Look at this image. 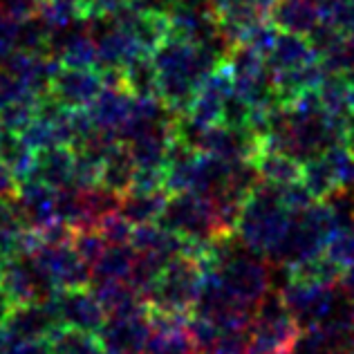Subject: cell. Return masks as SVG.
<instances>
[{
	"mask_svg": "<svg viewBox=\"0 0 354 354\" xmlns=\"http://www.w3.org/2000/svg\"><path fill=\"white\" fill-rule=\"evenodd\" d=\"M157 222L184 240L211 242L220 236H227L220 227L209 198L195 191L171 193Z\"/></svg>",
	"mask_w": 354,
	"mask_h": 354,
	"instance_id": "cell-5",
	"label": "cell"
},
{
	"mask_svg": "<svg viewBox=\"0 0 354 354\" xmlns=\"http://www.w3.org/2000/svg\"><path fill=\"white\" fill-rule=\"evenodd\" d=\"M256 171L260 175V182L274 184V186H287L292 182L301 180L303 162L296 157L287 155L283 151H272V148H263L258 144V153L254 157Z\"/></svg>",
	"mask_w": 354,
	"mask_h": 354,
	"instance_id": "cell-21",
	"label": "cell"
},
{
	"mask_svg": "<svg viewBox=\"0 0 354 354\" xmlns=\"http://www.w3.org/2000/svg\"><path fill=\"white\" fill-rule=\"evenodd\" d=\"M72 247L92 267L106 251L108 242L99 234V229H74Z\"/></svg>",
	"mask_w": 354,
	"mask_h": 354,
	"instance_id": "cell-32",
	"label": "cell"
},
{
	"mask_svg": "<svg viewBox=\"0 0 354 354\" xmlns=\"http://www.w3.org/2000/svg\"><path fill=\"white\" fill-rule=\"evenodd\" d=\"M281 269H285L287 278H292V281L319 285V287H337L341 281V274H343V269L334 263L325 251L323 254L312 256V258H305L292 267H281Z\"/></svg>",
	"mask_w": 354,
	"mask_h": 354,
	"instance_id": "cell-23",
	"label": "cell"
},
{
	"mask_svg": "<svg viewBox=\"0 0 354 354\" xmlns=\"http://www.w3.org/2000/svg\"><path fill=\"white\" fill-rule=\"evenodd\" d=\"M34 155L36 153L23 139V135L9 133V130L0 128V162L16 175L18 182L30 175L32 164H34Z\"/></svg>",
	"mask_w": 354,
	"mask_h": 354,
	"instance_id": "cell-26",
	"label": "cell"
},
{
	"mask_svg": "<svg viewBox=\"0 0 354 354\" xmlns=\"http://www.w3.org/2000/svg\"><path fill=\"white\" fill-rule=\"evenodd\" d=\"M3 328L12 334L18 343L27 341H45L54 328H59V321L54 316L50 303H25L14 305L7 314Z\"/></svg>",
	"mask_w": 354,
	"mask_h": 354,
	"instance_id": "cell-15",
	"label": "cell"
},
{
	"mask_svg": "<svg viewBox=\"0 0 354 354\" xmlns=\"http://www.w3.org/2000/svg\"><path fill=\"white\" fill-rule=\"evenodd\" d=\"M43 0H0V14L16 23H25L41 14Z\"/></svg>",
	"mask_w": 354,
	"mask_h": 354,
	"instance_id": "cell-34",
	"label": "cell"
},
{
	"mask_svg": "<svg viewBox=\"0 0 354 354\" xmlns=\"http://www.w3.org/2000/svg\"><path fill=\"white\" fill-rule=\"evenodd\" d=\"M301 334L298 323L285 307L281 292L269 290L256 305L247 328L249 354H292Z\"/></svg>",
	"mask_w": 354,
	"mask_h": 354,
	"instance_id": "cell-4",
	"label": "cell"
},
{
	"mask_svg": "<svg viewBox=\"0 0 354 354\" xmlns=\"http://www.w3.org/2000/svg\"><path fill=\"white\" fill-rule=\"evenodd\" d=\"M314 3L319 5V9H321V16H323V14H328L334 5H339L341 0H314Z\"/></svg>",
	"mask_w": 354,
	"mask_h": 354,
	"instance_id": "cell-45",
	"label": "cell"
},
{
	"mask_svg": "<svg viewBox=\"0 0 354 354\" xmlns=\"http://www.w3.org/2000/svg\"><path fill=\"white\" fill-rule=\"evenodd\" d=\"M316 92H319L325 115L334 119H346L350 115L348 83L343 74H325L323 81L316 86Z\"/></svg>",
	"mask_w": 354,
	"mask_h": 354,
	"instance_id": "cell-29",
	"label": "cell"
},
{
	"mask_svg": "<svg viewBox=\"0 0 354 354\" xmlns=\"http://www.w3.org/2000/svg\"><path fill=\"white\" fill-rule=\"evenodd\" d=\"M323 21L343 34H354V0H341L328 14H323Z\"/></svg>",
	"mask_w": 354,
	"mask_h": 354,
	"instance_id": "cell-36",
	"label": "cell"
},
{
	"mask_svg": "<svg viewBox=\"0 0 354 354\" xmlns=\"http://www.w3.org/2000/svg\"><path fill=\"white\" fill-rule=\"evenodd\" d=\"M52 52L63 68H97V41L88 32L70 34L61 45L54 43Z\"/></svg>",
	"mask_w": 354,
	"mask_h": 354,
	"instance_id": "cell-24",
	"label": "cell"
},
{
	"mask_svg": "<svg viewBox=\"0 0 354 354\" xmlns=\"http://www.w3.org/2000/svg\"><path fill=\"white\" fill-rule=\"evenodd\" d=\"M169 195H171L169 191H135V189H130L121 195L117 213L121 218H126L133 227L151 225V222L160 220Z\"/></svg>",
	"mask_w": 354,
	"mask_h": 354,
	"instance_id": "cell-20",
	"label": "cell"
},
{
	"mask_svg": "<svg viewBox=\"0 0 354 354\" xmlns=\"http://www.w3.org/2000/svg\"><path fill=\"white\" fill-rule=\"evenodd\" d=\"M341 144L348 148V151L354 155V113H350L346 119H343V137Z\"/></svg>",
	"mask_w": 354,
	"mask_h": 354,
	"instance_id": "cell-42",
	"label": "cell"
},
{
	"mask_svg": "<svg viewBox=\"0 0 354 354\" xmlns=\"http://www.w3.org/2000/svg\"><path fill=\"white\" fill-rule=\"evenodd\" d=\"M195 151L220 157L225 162L254 160L258 153V137L249 128H231L225 124L202 130L195 139Z\"/></svg>",
	"mask_w": 354,
	"mask_h": 354,
	"instance_id": "cell-12",
	"label": "cell"
},
{
	"mask_svg": "<svg viewBox=\"0 0 354 354\" xmlns=\"http://www.w3.org/2000/svg\"><path fill=\"white\" fill-rule=\"evenodd\" d=\"M32 256L48 269L59 290H77V287H90L92 283V267L74 251L72 242L52 245L39 238Z\"/></svg>",
	"mask_w": 354,
	"mask_h": 354,
	"instance_id": "cell-10",
	"label": "cell"
},
{
	"mask_svg": "<svg viewBox=\"0 0 354 354\" xmlns=\"http://www.w3.org/2000/svg\"><path fill=\"white\" fill-rule=\"evenodd\" d=\"M130 189H135V191H166L164 169H137Z\"/></svg>",
	"mask_w": 354,
	"mask_h": 354,
	"instance_id": "cell-37",
	"label": "cell"
},
{
	"mask_svg": "<svg viewBox=\"0 0 354 354\" xmlns=\"http://www.w3.org/2000/svg\"><path fill=\"white\" fill-rule=\"evenodd\" d=\"M325 254H328L343 272H346V269H354V225L341 227L337 234L330 238L328 247H325Z\"/></svg>",
	"mask_w": 354,
	"mask_h": 354,
	"instance_id": "cell-31",
	"label": "cell"
},
{
	"mask_svg": "<svg viewBox=\"0 0 354 354\" xmlns=\"http://www.w3.org/2000/svg\"><path fill=\"white\" fill-rule=\"evenodd\" d=\"M269 21L281 32L310 36L321 25L323 16L314 0H276L269 12Z\"/></svg>",
	"mask_w": 354,
	"mask_h": 354,
	"instance_id": "cell-19",
	"label": "cell"
},
{
	"mask_svg": "<svg viewBox=\"0 0 354 354\" xmlns=\"http://www.w3.org/2000/svg\"><path fill=\"white\" fill-rule=\"evenodd\" d=\"M133 263L135 249L130 245H108L92 265V281H128Z\"/></svg>",
	"mask_w": 354,
	"mask_h": 354,
	"instance_id": "cell-25",
	"label": "cell"
},
{
	"mask_svg": "<svg viewBox=\"0 0 354 354\" xmlns=\"http://www.w3.org/2000/svg\"><path fill=\"white\" fill-rule=\"evenodd\" d=\"M148 307L130 314L106 316V323L97 332L99 346L113 354H144L151 339Z\"/></svg>",
	"mask_w": 354,
	"mask_h": 354,
	"instance_id": "cell-9",
	"label": "cell"
},
{
	"mask_svg": "<svg viewBox=\"0 0 354 354\" xmlns=\"http://www.w3.org/2000/svg\"><path fill=\"white\" fill-rule=\"evenodd\" d=\"M301 182L305 184V189L312 193L314 200H325V198H330L334 191H339L337 175H334L332 166L325 160L323 153L303 162Z\"/></svg>",
	"mask_w": 354,
	"mask_h": 354,
	"instance_id": "cell-27",
	"label": "cell"
},
{
	"mask_svg": "<svg viewBox=\"0 0 354 354\" xmlns=\"http://www.w3.org/2000/svg\"><path fill=\"white\" fill-rule=\"evenodd\" d=\"M0 287L14 305L50 303L59 292L50 272L32 254H16L0 263Z\"/></svg>",
	"mask_w": 354,
	"mask_h": 354,
	"instance_id": "cell-7",
	"label": "cell"
},
{
	"mask_svg": "<svg viewBox=\"0 0 354 354\" xmlns=\"http://www.w3.org/2000/svg\"><path fill=\"white\" fill-rule=\"evenodd\" d=\"M133 106H135V95L128 88L106 86L99 92V97L88 106V113L99 130L117 137L121 126L133 115Z\"/></svg>",
	"mask_w": 354,
	"mask_h": 354,
	"instance_id": "cell-16",
	"label": "cell"
},
{
	"mask_svg": "<svg viewBox=\"0 0 354 354\" xmlns=\"http://www.w3.org/2000/svg\"><path fill=\"white\" fill-rule=\"evenodd\" d=\"M18 41V23L0 14V61H5L16 50Z\"/></svg>",
	"mask_w": 354,
	"mask_h": 354,
	"instance_id": "cell-38",
	"label": "cell"
},
{
	"mask_svg": "<svg viewBox=\"0 0 354 354\" xmlns=\"http://www.w3.org/2000/svg\"><path fill=\"white\" fill-rule=\"evenodd\" d=\"M220 278V283L227 287L231 296H236L240 303L256 307L269 287H272V269L265 258L251 254L245 247L236 249L220 267L211 269ZM207 274V272H204Z\"/></svg>",
	"mask_w": 354,
	"mask_h": 354,
	"instance_id": "cell-6",
	"label": "cell"
},
{
	"mask_svg": "<svg viewBox=\"0 0 354 354\" xmlns=\"http://www.w3.org/2000/svg\"><path fill=\"white\" fill-rule=\"evenodd\" d=\"M204 285V269L189 256H175L164 265L160 276L146 287L148 310L166 314H193Z\"/></svg>",
	"mask_w": 354,
	"mask_h": 354,
	"instance_id": "cell-3",
	"label": "cell"
},
{
	"mask_svg": "<svg viewBox=\"0 0 354 354\" xmlns=\"http://www.w3.org/2000/svg\"><path fill=\"white\" fill-rule=\"evenodd\" d=\"M50 307L59 325H68V328L97 334L101 325L106 323V310L97 301V296L90 292V287L59 290L50 301Z\"/></svg>",
	"mask_w": 354,
	"mask_h": 354,
	"instance_id": "cell-11",
	"label": "cell"
},
{
	"mask_svg": "<svg viewBox=\"0 0 354 354\" xmlns=\"http://www.w3.org/2000/svg\"><path fill=\"white\" fill-rule=\"evenodd\" d=\"M104 77L99 68H63L52 79L50 95L63 108H88L104 90Z\"/></svg>",
	"mask_w": 354,
	"mask_h": 354,
	"instance_id": "cell-13",
	"label": "cell"
},
{
	"mask_svg": "<svg viewBox=\"0 0 354 354\" xmlns=\"http://www.w3.org/2000/svg\"><path fill=\"white\" fill-rule=\"evenodd\" d=\"M337 287L341 290V294L346 296V301L352 305V310H354V269H346V272L341 274V281Z\"/></svg>",
	"mask_w": 354,
	"mask_h": 354,
	"instance_id": "cell-41",
	"label": "cell"
},
{
	"mask_svg": "<svg viewBox=\"0 0 354 354\" xmlns=\"http://www.w3.org/2000/svg\"><path fill=\"white\" fill-rule=\"evenodd\" d=\"M225 59L227 52L218 45H200L171 34L151 54L157 72V97L175 115H184L200 83Z\"/></svg>",
	"mask_w": 354,
	"mask_h": 354,
	"instance_id": "cell-1",
	"label": "cell"
},
{
	"mask_svg": "<svg viewBox=\"0 0 354 354\" xmlns=\"http://www.w3.org/2000/svg\"><path fill=\"white\" fill-rule=\"evenodd\" d=\"M9 354H52V350H50L48 339H45V341H27V343H21V346H16Z\"/></svg>",
	"mask_w": 354,
	"mask_h": 354,
	"instance_id": "cell-40",
	"label": "cell"
},
{
	"mask_svg": "<svg viewBox=\"0 0 354 354\" xmlns=\"http://www.w3.org/2000/svg\"><path fill=\"white\" fill-rule=\"evenodd\" d=\"M97 354H113V352H108V350H104V348H99Z\"/></svg>",
	"mask_w": 354,
	"mask_h": 354,
	"instance_id": "cell-46",
	"label": "cell"
},
{
	"mask_svg": "<svg viewBox=\"0 0 354 354\" xmlns=\"http://www.w3.org/2000/svg\"><path fill=\"white\" fill-rule=\"evenodd\" d=\"M12 307H14V301L9 298V294L0 287V325L5 323V319H7V314L12 312Z\"/></svg>",
	"mask_w": 354,
	"mask_h": 354,
	"instance_id": "cell-43",
	"label": "cell"
},
{
	"mask_svg": "<svg viewBox=\"0 0 354 354\" xmlns=\"http://www.w3.org/2000/svg\"><path fill=\"white\" fill-rule=\"evenodd\" d=\"M48 343L52 354H97V350L101 348L97 334L68 328V325L54 328L48 337Z\"/></svg>",
	"mask_w": 354,
	"mask_h": 354,
	"instance_id": "cell-28",
	"label": "cell"
},
{
	"mask_svg": "<svg viewBox=\"0 0 354 354\" xmlns=\"http://www.w3.org/2000/svg\"><path fill=\"white\" fill-rule=\"evenodd\" d=\"M278 292H281L285 307L290 310L292 319L298 323L301 330H310L316 328V325L328 323L343 301L339 287L307 285L292 281V278H287Z\"/></svg>",
	"mask_w": 354,
	"mask_h": 354,
	"instance_id": "cell-8",
	"label": "cell"
},
{
	"mask_svg": "<svg viewBox=\"0 0 354 354\" xmlns=\"http://www.w3.org/2000/svg\"><path fill=\"white\" fill-rule=\"evenodd\" d=\"M74 175V151L70 146H50L43 151H36L32 171L25 180L41 182L50 189L59 191L63 186L72 184Z\"/></svg>",
	"mask_w": 354,
	"mask_h": 354,
	"instance_id": "cell-17",
	"label": "cell"
},
{
	"mask_svg": "<svg viewBox=\"0 0 354 354\" xmlns=\"http://www.w3.org/2000/svg\"><path fill=\"white\" fill-rule=\"evenodd\" d=\"M319 50L314 48L307 36L292 34V32H278V39L274 43L272 52L267 54V68L269 74L290 72L305 68V65L319 63Z\"/></svg>",
	"mask_w": 354,
	"mask_h": 354,
	"instance_id": "cell-18",
	"label": "cell"
},
{
	"mask_svg": "<svg viewBox=\"0 0 354 354\" xmlns=\"http://www.w3.org/2000/svg\"><path fill=\"white\" fill-rule=\"evenodd\" d=\"M290 220L292 213L283 204L278 186L258 182L242 204L234 234L247 251L269 260L290 227Z\"/></svg>",
	"mask_w": 354,
	"mask_h": 354,
	"instance_id": "cell-2",
	"label": "cell"
},
{
	"mask_svg": "<svg viewBox=\"0 0 354 354\" xmlns=\"http://www.w3.org/2000/svg\"><path fill=\"white\" fill-rule=\"evenodd\" d=\"M18 191V180L16 175L7 169V166L0 162V198L3 200H12Z\"/></svg>",
	"mask_w": 354,
	"mask_h": 354,
	"instance_id": "cell-39",
	"label": "cell"
},
{
	"mask_svg": "<svg viewBox=\"0 0 354 354\" xmlns=\"http://www.w3.org/2000/svg\"><path fill=\"white\" fill-rule=\"evenodd\" d=\"M247 3L251 7H256L258 12H263L265 16H269V12H272V7L276 5V0H247Z\"/></svg>",
	"mask_w": 354,
	"mask_h": 354,
	"instance_id": "cell-44",
	"label": "cell"
},
{
	"mask_svg": "<svg viewBox=\"0 0 354 354\" xmlns=\"http://www.w3.org/2000/svg\"><path fill=\"white\" fill-rule=\"evenodd\" d=\"M97 229L108 245H130L133 225H130L126 218H121L119 213H113V216H108L106 220H101Z\"/></svg>",
	"mask_w": 354,
	"mask_h": 354,
	"instance_id": "cell-33",
	"label": "cell"
},
{
	"mask_svg": "<svg viewBox=\"0 0 354 354\" xmlns=\"http://www.w3.org/2000/svg\"><path fill=\"white\" fill-rule=\"evenodd\" d=\"M137 171V164L130 155V148L124 142H115L108 148L104 157V166H101V184L106 189L124 195L133 186V177Z\"/></svg>",
	"mask_w": 354,
	"mask_h": 354,
	"instance_id": "cell-22",
	"label": "cell"
},
{
	"mask_svg": "<svg viewBox=\"0 0 354 354\" xmlns=\"http://www.w3.org/2000/svg\"><path fill=\"white\" fill-rule=\"evenodd\" d=\"M36 101H21V104H12L0 108V128L9 130V133H18L23 135L25 128L32 124L36 117Z\"/></svg>",
	"mask_w": 354,
	"mask_h": 354,
	"instance_id": "cell-30",
	"label": "cell"
},
{
	"mask_svg": "<svg viewBox=\"0 0 354 354\" xmlns=\"http://www.w3.org/2000/svg\"><path fill=\"white\" fill-rule=\"evenodd\" d=\"M278 191H281V200H283V204L287 207V211L292 213V216L298 211L307 209L312 202H316L312 198V193L305 189V184L301 180L287 184V186H278Z\"/></svg>",
	"mask_w": 354,
	"mask_h": 354,
	"instance_id": "cell-35",
	"label": "cell"
},
{
	"mask_svg": "<svg viewBox=\"0 0 354 354\" xmlns=\"http://www.w3.org/2000/svg\"><path fill=\"white\" fill-rule=\"evenodd\" d=\"M16 211L27 231L39 234L57 220V207H54V189L34 180H21L14 195Z\"/></svg>",
	"mask_w": 354,
	"mask_h": 354,
	"instance_id": "cell-14",
	"label": "cell"
},
{
	"mask_svg": "<svg viewBox=\"0 0 354 354\" xmlns=\"http://www.w3.org/2000/svg\"><path fill=\"white\" fill-rule=\"evenodd\" d=\"M343 354H354V352H343Z\"/></svg>",
	"mask_w": 354,
	"mask_h": 354,
	"instance_id": "cell-47",
	"label": "cell"
}]
</instances>
